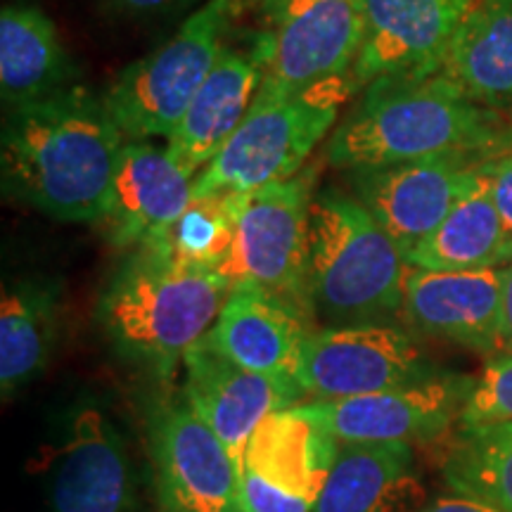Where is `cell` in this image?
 Instances as JSON below:
<instances>
[{"label":"cell","mask_w":512,"mask_h":512,"mask_svg":"<svg viewBox=\"0 0 512 512\" xmlns=\"http://www.w3.org/2000/svg\"><path fill=\"white\" fill-rule=\"evenodd\" d=\"M124 143L102 95L83 83L46 100L5 107V195L50 219L100 223Z\"/></svg>","instance_id":"cell-1"},{"label":"cell","mask_w":512,"mask_h":512,"mask_svg":"<svg viewBox=\"0 0 512 512\" xmlns=\"http://www.w3.org/2000/svg\"><path fill=\"white\" fill-rule=\"evenodd\" d=\"M512 147V119L441 74L384 76L358 93L325 143L339 171L434 157L491 159Z\"/></svg>","instance_id":"cell-2"},{"label":"cell","mask_w":512,"mask_h":512,"mask_svg":"<svg viewBox=\"0 0 512 512\" xmlns=\"http://www.w3.org/2000/svg\"><path fill=\"white\" fill-rule=\"evenodd\" d=\"M230 290L221 268L138 247L110 275L95 318L121 358L171 382L188 349L214 328Z\"/></svg>","instance_id":"cell-3"},{"label":"cell","mask_w":512,"mask_h":512,"mask_svg":"<svg viewBox=\"0 0 512 512\" xmlns=\"http://www.w3.org/2000/svg\"><path fill=\"white\" fill-rule=\"evenodd\" d=\"M408 271L403 249L351 192L332 185L316 190L309 292L318 318L330 325H356L401 316Z\"/></svg>","instance_id":"cell-4"},{"label":"cell","mask_w":512,"mask_h":512,"mask_svg":"<svg viewBox=\"0 0 512 512\" xmlns=\"http://www.w3.org/2000/svg\"><path fill=\"white\" fill-rule=\"evenodd\" d=\"M356 95L349 74L290 98L254 102L219 155L195 176L192 195H240L297 176Z\"/></svg>","instance_id":"cell-5"},{"label":"cell","mask_w":512,"mask_h":512,"mask_svg":"<svg viewBox=\"0 0 512 512\" xmlns=\"http://www.w3.org/2000/svg\"><path fill=\"white\" fill-rule=\"evenodd\" d=\"M247 0H207L162 46L131 62L102 102L126 140L169 138L219 62Z\"/></svg>","instance_id":"cell-6"},{"label":"cell","mask_w":512,"mask_h":512,"mask_svg":"<svg viewBox=\"0 0 512 512\" xmlns=\"http://www.w3.org/2000/svg\"><path fill=\"white\" fill-rule=\"evenodd\" d=\"M318 171L306 166L287 181L235 197V238L226 273L233 283L261 287L311 320V202Z\"/></svg>","instance_id":"cell-7"},{"label":"cell","mask_w":512,"mask_h":512,"mask_svg":"<svg viewBox=\"0 0 512 512\" xmlns=\"http://www.w3.org/2000/svg\"><path fill=\"white\" fill-rule=\"evenodd\" d=\"M271 34L254 102L290 98L354 72L363 46L361 0H247Z\"/></svg>","instance_id":"cell-8"},{"label":"cell","mask_w":512,"mask_h":512,"mask_svg":"<svg viewBox=\"0 0 512 512\" xmlns=\"http://www.w3.org/2000/svg\"><path fill=\"white\" fill-rule=\"evenodd\" d=\"M147 451L159 512H245L238 463L181 394L152 401Z\"/></svg>","instance_id":"cell-9"},{"label":"cell","mask_w":512,"mask_h":512,"mask_svg":"<svg viewBox=\"0 0 512 512\" xmlns=\"http://www.w3.org/2000/svg\"><path fill=\"white\" fill-rule=\"evenodd\" d=\"M46 498L50 512H145L136 460L105 406L69 408L48 458Z\"/></svg>","instance_id":"cell-10"},{"label":"cell","mask_w":512,"mask_h":512,"mask_svg":"<svg viewBox=\"0 0 512 512\" xmlns=\"http://www.w3.org/2000/svg\"><path fill=\"white\" fill-rule=\"evenodd\" d=\"M437 373L413 337L396 325H325L306 339L299 387L309 401H342Z\"/></svg>","instance_id":"cell-11"},{"label":"cell","mask_w":512,"mask_h":512,"mask_svg":"<svg viewBox=\"0 0 512 512\" xmlns=\"http://www.w3.org/2000/svg\"><path fill=\"white\" fill-rule=\"evenodd\" d=\"M472 377L437 373L427 380L342 401H306L297 408L339 444H422L458 425Z\"/></svg>","instance_id":"cell-12"},{"label":"cell","mask_w":512,"mask_h":512,"mask_svg":"<svg viewBox=\"0 0 512 512\" xmlns=\"http://www.w3.org/2000/svg\"><path fill=\"white\" fill-rule=\"evenodd\" d=\"M494 159V157H491ZM479 157H434L342 171L351 195L411 254L482 178Z\"/></svg>","instance_id":"cell-13"},{"label":"cell","mask_w":512,"mask_h":512,"mask_svg":"<svg viewBox=\"0 0 512 512\" xmlns=\"http://www.w3.org/2000/svg\"><path fill=\"white\" fill-rule=\"evenodd\" d=\"M181 368L185 403L223 441L240 470L256 427L268 415L306 399L299 387L271 380L230 361L207 337L188 349Z\"/></svg>","instance_id":"cell-14"},{"label":"cell","mask_w":512,"mask_h":512,"mask_svg":"<svg viewBox=\"0 0 512 512\" xmlns=\"http://www.w3.org/2000/svg\"><path fill=\"white\" fill-rule=\"evenodd\" d=\"M477 0H361L363 46L356 91L384 76L434 74Z\"/></svg>","instance_id":"cell-15"},{"label":"cell","mask_w":512,"mask_h":512,"mask_svg":"<svg viewBox=\"0 0 512 512\" xmlns=\"http://www.w3.org/2000/svg\"><path fill=\"white\" fill-rule=\"evenodd\" d=\"M268 53L271 34L266 29L240 43L230 34L219 62L192 98L181 124L166 138L164 150L178 169L195 178L238 131L259 93Z\"/></svg>","instance_id":"cell-16"},{"label":"cell","mask_w":512,"mask_h":512,"mask_svg":"<svg viewBox=\"0 0 512 512\" xmlns=\"http://www.w3.org/2000/svg\"><path fill=\"white\" fill-rule=\"evenodd\" d=\"M501 299V268H411L403 287L401 316L422 335L444 339L484 356H496L503 351Z\"/></svg>","instance_id":"cell-17"},{"label":"cell","mask_w":512,"mask_h":512,"mask_svg":"<svg viewBox=\"0 0 512 512\" xmlns=\"http://www.w3.org/2000/svg\"><path fill=\"white\" fill-rule=\"evenodd\" d=\"M192 181L152 140H126L98 226L112 247L155 245L192 200Z\"/></svg>","instance_id":"cell-18"},{"label":"cell","mask_w":512,"mask_h":512,"mask_svg":"<svg viewBox=\"0 0 512 512\" xmlns=\"http://www.w3.org/2000/svg\"><path fill=\"white\" fill-rule=\"evenodd\" d=\"M313 330V320L283 299L256 285L233 283L204 337L242 368L299 387L304 347Z\"/></svg>","instance_id":"cell-19"},{"label":"cell","mask_w":512,"mask_h":512,"mask_svg":"<svg viewBox=\"0 0 512 512\" xmlns=\"http://www.w3.org/2000/svg\"><path fill=\"white\" fill-rule=\"evenodd\" d=\"M422 505L411 444H339L311 512H418Z\"/></svg>","instance_id":"cell-20"},{"label":"cell","mask_w":512,"mask_h":512,"mask_svg":"<svg viewBox=\"0 0 512 512\" xmlns=\"http://www.w3.org/2000/svg\"><path fill=\"white\" fill-rule=\"evenodd\" d=\"M79 67L60 31L34 3H8L0 12V93L3 105L46 100L79 86Z\"/></svg>","instance_id":"cell-21"},{"label":"cell","mask_w":512,"mask_h":512,"mask_svg":"<svg viewBox=\"0 0 512 512\" xmlns=\"http://www.w3.org/2000/svg\"><path fill=\"white\" fill-rule=\"evenodd\" d=\"M62 285L48 275H22L0 299V392L8 401L48 368L60 337Z\"/></svg>","instance_id":"cell-22"},{"label":"cell","mask_w":512,"mask_h":512,"mask_svg":"<svg viewBox=\"0 0 512 512\" xmlns=\"http://www.w3.org/2000/svg\"><path fill=\"white\" fill-rule=\"evenodd\" d=\"M437 74L477 105L512 112V0H477L448 43Z\"/></svg>","instance_id":"cell-23"},{"label":"cell","mask_w":512,"mask_h":512,"mask_svg":"<svg viewBox=\"0 0 512 512\" xmlns=\"http://www.w3.org/2000/svg\"><path fill=\"white\" fill-rule=\"evenodd\" d=\"M337 451L339 441L323 425L292 406L268 415L256 427L242 467L268 479L287 494L316 503Z\"/></svg>","instance_id":"cell-24"},{"label":"cell","mask_w":512,"mask_h":512,"mask_svg":"<svg viewBox=\"0 0 512 512\" xmlns=\"http://www.w3.org/2000/svg\"><path fill=\"white\" fill-rule=\"evenodd\" d=\"M411 268L425 271H482L512 261V233L498 214L484 166L482 178L453 207L427 240L406 256Z\"/></svg>","instance_id":"cell-25"},{"label":"cell","mask_w":512,"mask_h":512,"mask_svg":"<svg viewBox=\"0 0 512 512\" xmlns=\"http://www.w3.org/2000/svg\"><path fill=\"white\" fill-rule=\"evenodd\" d=\"M441 475L453 494L512 512V422L458 427L441 458Z\"/></svg>","instance_id":"cell-26"},{"label":"cell","mask_w":512,"mask_h":512,"mask_svg":"<svg viewBox=\"0 0 512 512\" xmlns=\"http://www.w3.org/2000/svg\"><path fill=\"white\" fill-rule=\"evenodd\" d=\"M235 238L233 195H192L188 207L174 226L155 245L188 264L226 271Z\"/></svg>","instance_id":"cell-27"},{"label":"cell","mask_w":512,"mask_h":512,"mask_svg":"<svg viewBox=\"0 0 512 512\" xmlns=\"http://www.w3.org/2000/svg\"><path fill=\"white\" fill-rule=\"evenodd\" d=\"M494 422H512V354L498 351L489 356L482 373L472 377L458 427L494 425Z\"/></svg>","instance_id":"cell-28"},{"label":"cell","mask_w":512,"mask_h":512,"mask_svg":"<svg viewBox=\"0 0 512 512\" xmlns=\"http://www.w3.org/2000/svg\"><path fill=\"white\" fill-rule=\"evenodd\" d=\"M240 494L245 512H311L313 501L287 494L252 470H240Z\"/></svg>","instance_id":"cell-29"},{"label":"cell","mask_w":512,"mask_h":512,"mask_svg":"<svg viewBox=\"0 0 512 512\" xmlns=\"http://www.w3.org/2000/svg\"><path fill=\"white\" fill-rule=\"evenodd\" d=\"M484 176L501 219L512 233V147L503 155L484 162Z\"/></svg>","instance_id":"cell-30"},{"label":"cell","mask_w":512,"mask_h":512,"mask_svg":"<svg viewBox=\"0 0 512 512\" xmlns=\"http://www.w3.org/2000/svg\"><path fill=\"white\" fill-rule=\"evenodd\" d=\"M107 15L121 19H147L166 12L181 0H100Z\"/></svg>","instance_id":"cell-31"},{"label":"cell","mask_w":512,"mask_h":512,"mask_svg":"<svg viewBox=\"0 0 512 512\" xmlns=\"http://www.w3.org/2000/svg\"><path fill=\"white\" fill-rule=\"evenodd\" d=\"M418 512H498L482 501H475L470 496H441L437 501L425 503Z\"/></svg>","instance_id":"cell-32"},{"label":"cell","mask_w":512,"mask_h":512,"mask_svg":"<svg viewBox=\"0 0 512 512\" xmlns=\"http://www.w3.org/2000/svg\"><path fill=\"white\" fill-rule=\"evenodd\" d=\"M501 283H503V299H501L503 351H510L512 354V261L501 266Z\"/></svg>","instance_id":"cell-33"},{"label":"cell","mask_w":512,"mask_h":512,"mask_svg":"<svg viewBox=\"0 0 512 512\" xmlns=\"http://www.w3.org/2000/svg\"><path fill=\"white\" fill-rule=\"evenodd\" d=\"M510 119H512V112H510Z\"/></svg>","instance_id":"cell-34"}]
</instances>
